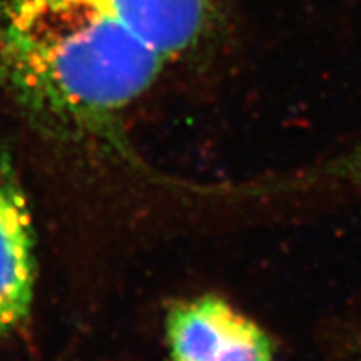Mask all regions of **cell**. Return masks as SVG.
Masks as SVG:
<instances>
[{"instance_id": "cell-3", "label": "cell", "mask_w": 361, "mask_h": 361, "mask_svg": "<svg viewBox=\"0 0 361 361\" xmlns=\"http://www.w3.org/2000/svg\"><path fill=\"white\" fill-rule=\"evenodd\" d=\"M35 239L25 196L0 151V336L29 318L35 284Z\"/></svg>"}, {"instance_id": "cell-1", "label": "cell", "mask_w": 361, "mask_h": 361, "mask_svg": "<svg viewBox=\"0 0 361 361\" xmlns=\"http://www.w3.org/2000/svg\"><path fill=\"white\" fill-rule=\"evenodd\" d=\"M224 25L226 0H0V80L56 129L106 135Z\"/></svg>"}, {"instance_id": "cell-2", "label": "cell", "mask_w": 361, "mask_h": 361, "mask_svg": "<svg viewBox=\"0 0 361 361\" xmlns=\"http://www.w3.org/2000/svg\"><path fill=\"white\" fill-rule=\"evenodd\" d=\"M171 361H274L269 336L219 296L180 301L166 318Z\"/></svg>"}]
</instances>
